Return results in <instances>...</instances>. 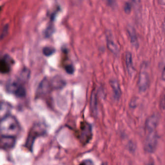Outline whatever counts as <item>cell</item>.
Returning <instances> with one entry per match:
<instances>
[{
  "label": "cell",
  "instance_id": "obj_13",
  "mask_svg": "<svg viewBox=\"0 0 165 165\" xmlns=\"http://www.w3.org/2000/svg\"><path fill=\"white\" fill-rule=\"evenodd\" d=\"M125 61L126 64V68L129 75H132L134 73V69L133 63L132 55L131 52H126L125 54Z\"/></svg>",
  "mask_w": 165,
  "mask_h": 165
},
{
  "label": "cell",
  "instance_id": "obj_5",
  "mask_svg": "<svg viewBox=\"0 0 165 165\" xmlns=\"http://www.w3.org/2000/svg\"><path fill=\"white\" fill-rule=\"evenodd\" d=\"M7 90L18 97H23L26 95V90L20 82L11 81L7 86Z\"/></svg>",
  "mask_w": 165,
  "mask_h": 165
},
{
  "label": "cell",
  "instance_id": "obj_23",
  "mask_svg": "<svg viewBox=\"0 0 165 165\" xmlns=\"http://www.w3.org/2000/svg\"><path fill=\"white\" fill-rule=\"evenodd\" d=\"M132 2L134 3H138L139 0H131Z\"/></svg>",
  "mask_w": 165,
  "mask_h": 165
},
{
  "label": "cell",
  "instance_id": "obj_14",
  "mask_svg": "<svg viewBox=\"0 0 165 165\" xmlns=\"http://www.w3.org/2000/svg\"><path fill=\"white\" fill-rule=\"evenodd\" d=\"M8 110H9V109H8V104H6L4 102H1V118L9 114L8 113Z\"/></svg>",
  "mask_w": 165,
  "mask_h": 165
},
{
  "label": "cell",
  "instance_id": "obj_22",
  "mask_svg": "<svg viewBox=\"0 0 165 165\" xmlns=\"http://www.w3.org/2000/svg\"><path fill=\"white\" fill-rule=\"evenodd\" d=\"M158 1L161 5L165 6V0H158Z\"/></svg>",
  "mask_w": 165,
  "mask_h": 165
},
{
  "label": "cell",
  "instance_id": "obj_8",
  "mask_svg": "<svg viewBox=\"0 0 165 165\" xmlns=\"http://www.w3.org/2000/svg\"><path fill=\"white\" fill-rule=\"evenodd\" d=\"M92 137V127L88 123H82L81 127V139L83 142H87Z\"/></svg>",
  "mask_w": 165,
  "mask_h": 165
},
{
  "label": "cell",
  "instance_id": "obj_2",
  "mask_svg": "<svg viewBox=\"0 0 165 165\" xmlns=\"http://www.w3.org/2000/svg\"><path fill=\"white\" fill-rule=\"evenodd\" d=\"M46 132L45 127L42 124H36L32 128L28 134L25 146L30 150H33L34 140L38 137L44 135Z\"/></svg>",
  "mask_w": 165,
  "mask_h": 165
},
{
  "label": "cell",
  "instance_id": "obj_17",
  "mask_svg": "<svg viewBox=\"0 0 165 165\" xmlns=\"http://www.w3.org/2000/svg\"><path fill=\"white\" fill-rule=\"evenodd\" d=\"M65 71L68 73V74H73L74 72V66L72 64H66L65 66Z\"/></svg>",
  "mask_w": 165,
  "mask_h": 165
},
{
  "label": "cell",
  "instance_id": "obj_7",
  "mask_svg": "<svg viewBox=\"0 0 165 165\" xmlns=\"http://www.w3.org/2000/svg\"><path fill=\"white\" fill-rule=\"evenodd\" d=\"M159 121V116L154 113L147 118L145 122V129L147 132L155 131Z\"/></svg>",
  "mask_w": 165,
  "mask_h": 165
},
{
  "label": "cell",
  "instance_id": "obj_20",
  "mask_svg": "<svg viewBox=\"0 0 165 165\" xmlns=\"http://www.w3.org/2000/svg\"><path fill=\"white\" fill-rule=\"evenodd\" d=\"M106 3L107 4L109 5V7H115L116 1L115 0H106Z\"/></svg>",
  "mask_w": 165,
  "mask_h": 165
},
{
  "label": "cell",
  "instance_id": "obj_21",
  "mask_svg": "<svg viewBox=\"0 0 165 165\" xmlns=\"http://www.w3.org/2000/svg\"><path fill=\"white\" fill-rule=\"evenodd\" d=\"M161 78L163 80L165 81V66L164 67V69L162 73V76H161Z\"/></svg>",
  "mask_w": 165,
  "mask_h": 165
},
{
  "label": "cell",
  "instance_id": "obj_24",
  "mask_svg": "<svg viewBox=\"0 0 165 165\" xmlns=\"http://www.w3.org/2000/svg\"></svg>",
  "mask_w": 165,
  "mask_h": 165
},
{
  "label": "cell",
  "instance_id": "obj_10",
  "mask_svg": "<svg viewBox=\"0 0 165 165\" xmlns=\"http://www.w3.org/2000/svg\"><path fill=\"white\" fill-rule=\"evenodd\" d=\"M126 30L128 32L129 37L130 39V43L134 47L138 48L139 47V43L138 41V36L136 34V30L134 27L131 25H129L126 27Z\"/></svg>",
  "mask_w": 165,
  "mask_h": 165
},
{
  "label": "cell",
  "instance_id": "obj_4",
  "mask_svg": "<svg viewBox=\"0 0 165 165\" xmlns=\"http://www.w3.org/2000/svg\"><path fill=\"white\" fill-rule=\"evenodd\" d=\"M158 137L156 131L147 132L145 141L144 148L146 152L149 153L154 152L157 147Z\"/></svg>",
  "mask_w": 165,
  "mask_h": 165
},
{
  "label": "cell",
  "instance_id": "obj_19",
  "mask_svg": "<svg viewBox=\"0 0 165 165\" xmlns=\"http://www.w3.org/2000/svg\"><path fill=\"white\" fill-rule=\"evenodd\" d=\"M160 107L162 110H165V92L161 96L160 101Z\"/></svg>",
  "mask_w": 165,
  "mask_h": 165
},
{
  "label": "cell",
  "instance_id": "obj_15",
  "mask_svg": "<svg viewBox=\"0 0 165 165\" xmlns=\"http://www.w3.org/2000/svg\"><path fill=\"white\" fill-rule=\"evenodd\" d=\"M55 51V50L53 47H45L43 48V53L45 56L48 57V56L53 55Z\"/></svg>",
  "mask_w": 165,
  "mask_h": 165
},
{
  "label": "cell",
  "instance_id": "obj_3",
  "mask_svg": "<svg viewBox=\"0 0 165 165\" xmlns=\"http://www.w3.org/2000/svg\"><path fill=\"white\" fill-rule=\"evenodd\" d=\"M146 65L142 66L139 72L138 81V87L140 92H144L148 89L150 84V76L146 69Z\"/></svg>",
  "mask_w": 165,
  "mask_h": 165
},
{
  "label": "cell",
  "instance_id": "obj_12",
  "mask_svg": "<svg viewBox=\"0 0 165 165\" xmlns=\"http://www.w3.org/2000/svg\"><path fill=\"white\" fill-rule=\"evenodd\" d=\"M107 45L108 49L114 55H118L120 52V48L118 45L115 42L113 39L108 37L107 39Z\"/></svg>",
  "mask_w": 165,
  "mask_h": 165
},
{
  "label": "cell",
  "instance_id": "obj_16",
  "mask_svg": "<svg viewBox=\"0 0 165 165\" xmlns=\"http://www.w3.org/2000/svg\"><path fill=\"white\" fill-rule=\"evenodd\" d=\"M132 4L129 2H126L125 3V5H124V11H125V13L126 14H130L131 12Z\"/></svg>",
  "mask_w": 165,
  "mask_h": 165
},
{
  "label": "cell",
  "instance_id": "obj_1",
  "mask_svg": "<svg viewBox=\"0 0 165 165\" xmlns=\"http://www.w3.org/2000/svg\"><path fill=\"white\" fill-rule=\"evenodd\" d=\"M20 130V124L14 116L8 114L1 118L0 123V133L1 136L16 138Z\"/></svg>",
  "mask_w": 165,
  "mask_h": 165
},
{
  "label": "cell",
  "instance_id": "obj_18",
  "mask_svg": "<svg viewBox=\"0 0 165 165\" xmlns=\"http://www.w3.org/2000/svg\"><path fill=\"white\" fill-rule=\"evenodd\" d=\"M8 30H9V27L8 25H6L4 27L3 31H1V39H3L4 38L7 34H8Z\"/></svg>",
  "mask_w": 165,
  "mask_h": 165
},
{
  "label": "cell",
  "instance_id": "obj_9",
  "mask_svg": "<svg viewBox=\"0 0 165 165\" xmlns=\"http://www.w3.org/2000/svg\"><path fill=\"white\" fill-rule=\"evenodd\" d=\"M16 138L12 137L1 136V148L3 149L9 150L14 147Z\"/></svg>",
  "mask_w": 165,
  "mask_h": 165
},
{
  "label": "cell",
  "instance_id": "obj_11",
  "mask_svg": "<svg viewBox=\"0 0 165 165\" xmlns=\"http://www.w3.org/2000/svg\"><path fill=\"white\" fill-rule=\"evenodd\" d=\"M110 85L113 91L115 100H119L121 99L122 93L118 81L117 80H111L110 81Z\"/></svg>",
  "mask_w": 165,
  "mask_h": 165
},
{
  "label": "cell",
  "instance_id": "obj_6",
  "mask_svg": "<svg viewBox=\"0 0 165 165\" xmlns=\"http://www.w3.org/2000/svg\"><path fill=\"white\" fill-rule=\"evenodd\" d=\"M14 61L8 55H4L0 61V71L1 73L5 74L10 71Z\"/></svg>",
  "mask_w": 165,
  "mask_h": 165
}]
</instances>
